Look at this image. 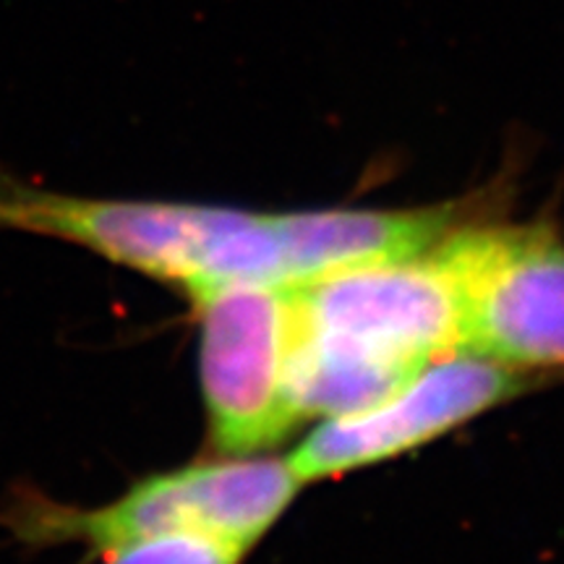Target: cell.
Returning a JSON list of instances; mask_svg holds the SVG:
<instances>
[{"instance_id": "1", "label": "cell", "mask_w": 564, "mask_h": 564, "mask_svg": "<svg viewBox=\"0 0 564 564\" xmlns=\"http://www.w3.org/2000/svg\"><path fill=\"white\" fill-rule=\"evenodd\" d=\"M465 223L457 204L423 209L253 212L194 202L97 199L0 171V230L82 246L196 295L220 285L291 288L348 267L432 249Z\"/></svg>"}, {"instance_id": "2", "label": "cell", "mask_w": 564, "mask_h": 564, "mask_svg": "<svg viewBox=\"0 0 564 564\" xmlns=\"http://www.w3.org/2000/svg\"><path fill=\"white\" fill-rule=\"evenodd\" d=\"M288 291L291 392L303 421L369 408L463 350V291L442 241Z\"/></svg>"}, {"instance_id": "3", "label": "cell", "mask_w": 564, "mask_h": 564, "mask_svg": "<svg viewBox=\"0 0 564 564\" xmlns=\"http://www.w3.org/2000/svg\"><path fill=\"white\" fill-rule=\"evenodd\" d=\"M303 484L288 460L220 457L141 478L102 507H74L17 486L0 525L26 546H84L105 554L152 535L196 533L251 549L285 514Z\"/></svg>"}, {"instance_id": "4", "label": "cell", "mask_w": 564, "mask_h": 564, "mask_svg": "<svg viewBox=\"0 0 564 564\" xmlns=\"http://www.w3.org/2000/svg\"><path fill=\"white\" fill-rule=\"evenodd\" d=\"M192 303L212 447L220 457L264 455L303 421L291 392V291L238 282Z\"/></svg>"}, {"instance_id": "5", "label": "cell", "mask_w": 564, "mask_h": 564, "mask_svg": "<svg viewBox=\"0 0 564 564\" xmlns=\"http://www.w3.org/2000/svg\"><path fill=\"white\" fill-rule=\"evenodd\" d=\"M442 251L463 291V350L518 371L564 366V241L546 225H457Z\"/></svg>"}, {"instance_id": "6", "label": "cell", "mask_w": 564, "mask_h": 564, "mask_svg": "<svg viewBox=\"0 0 564 564\" xmlns=\"http://www.w3.org/2000/svg\"><path fill=\"white\" fill-rule=\"evenodd\" d=\"M528 377L531 371L455 350L379 403L322 419L288 465L306 486L392 460L525 392Z\"/></svg>"}, {"instance_id": "7", "label": "cell", "mask_w": 564, "mask_h": 564, "mask_svg": "<svg viewBox=\"0 0 564 564\" xmlns=\"http://www.w3.org/2000/svg\"><path fill=\"white\" fill-rule=\"evenodd\" d=\"M249 549L196 533L152 535L100 554L102 564H241Z\"/></svg>"}]
</instances>
